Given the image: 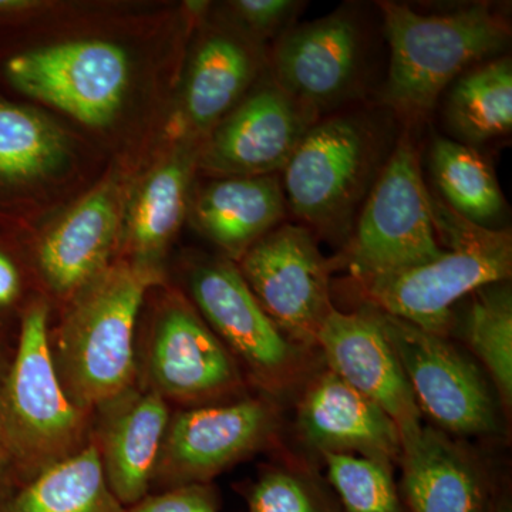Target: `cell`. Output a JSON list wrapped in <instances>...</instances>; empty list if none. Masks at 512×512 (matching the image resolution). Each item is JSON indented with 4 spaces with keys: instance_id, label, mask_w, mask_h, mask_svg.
<instances>
[{
    "instance_id": "7",
    "label": "cell",
    "mask_w": 512,
    "mask_h": 512,
    "mask_svg": "<svg viewBox=\"0 0 512 512\" xmlns=\"http://www.w3.org/2000/svg\"><path fill=\"white\" fill-rule=\"evenodd\" d=\"M190 292L198 312L237 360L247 382L265 396L279 399L301 393L316 372L315 350L286 338L228 259L195 265Z\"/></svg>"
},
{
    "instance_id": "16",
    "label": "cell",
    "mask_w": 512,
    "mask_h": 512,
    "mask_svg": "<svg viewBox=\"0 0 512 512\" xmlns=\"http://www.w3.org/2000/svg\"><path fill=\"white\" fill-rule=\"evenodd\" d=\"M296 427L318 453L399 463L402 437L392 417L329 369L313 373L299 396Z\"/></svg>"
},
{
    "instance_id": "19",
    "label": "cell",
    "mask_w": 512,
    "mask_h": 512,
    "mask_svg": "<svg viewBox=\"0 0 512 512\" xmlns=\"http://www.w3.org/2000/svg\"><path fill=\"white\" fill-rule=\"evenodd\" d=\"M119 229V205L109 188L67 212L36 248V265L50 291L73 299L109 266Z\"/></svg>"
},
{
    "instance_id": "5",
    "label": "cell",
    "mask_w": 512,
    "mask_h": 512,
    "mask_svg": "<svg viewBox=\"0 0 512 512\" xmlns=\"http://www.w3.org/2000/svg\"><path fill=\"white\" fill-rule=\"evenodd\" d=\"M386 143L370 117L338 114L313 123L284 167L286 204L305 227L342 238L384 167Z\"/></svg>"
},
{
    "instance_id": "11",
    "label": "cell",
    "mask_w": 512,
    "mask_h": 512,
    "mask_svg": "<svg viewBox=\"0 0 512 512\" xmlns=\"http://www.w3.org/2000/svg\"><path fill=\"white\" fill-rule=\"evenodd\" d=\"M238 261L242 278L276 328L296 345L316 350L319 330L335 306L329 264L311 229L279 225Z\"/></svg>"
},
{
    "instance_id": "6",
    "label": "cell",
    "mask_w": 512,
    "mask_h": 512,
    "mask_svg": "<svg viewBox=\"0 0 512 512\" xmlns=\"http://www.w3.org/2000/svg\"><path fill=\"white\" fill-rule=\"evenodd\" d=\"M434 222V198L421 173L420 154L403 134L370 188L346 259L357 284L396 274L443 252Z\"/></svg>"
},
{
    "instance_id": "4",
    "label": "cell",
    "mask_w": 512,
    "mask_h": 512,
    "mask_svg": "<svg viewBox=\"0 0 512 512\" xmlns=\"http://www.w3.org/2000/svg\"><path fill=\"white\" fill-rule=\"evenodd\" d=\"M2 409L9 468L22 484L79 453L92 440L94 414L73 403L57 375L49 306L43 299L30 302L20 318Z\"/></svg>"
},
{
    "instance_id": "20",
    "label": "cell",
    "mask_w": 512,
    "mask_h": 512,
    "mask_svg": "<svg viewBox=\"0 0 512 512\" xmlns=\"http://www.w3.org/2000/svg\"><path fill=\"white\" fill-rule=\"evenodd\" d=\"M282 181L272 175L227 177L208 184L195 202L201 231L232 258L279 227L286 214Z\"/></svg>"
},
{
    "instance_id": "2",
    "label": "cell",
    "mask_w": 512,
    "mask_h": 512,
    "mask_svg": "<svg viewBox=\"0 0 512 512\" xmlns=\"http://www.w3.org/2000/svg\"><path fill=\"white\" fill-rule=\"evenodd\" d=\"M390 47L380 103L406 120H421L471 67L498 57L510 43L507 20L487 3L424 15L396 2L379 3Z\"/></svg>"
},
{
    "instance_id": "18",
    "label": "cell",
    "mask_w": 512,
    "mask_h": 512,
    "mask_svg": "<svg viewBox=\"0 0 512 512\" xmlns=\"http://www.w3.org/2000/svg\"><path fill=\"white\" fill-rule=\"evenodd\" d=\"M99 413L93 440L104 477L117 501L124 508L133 507L147 497L153 484L170 406L158 394L134 387Z\"/></svg>"
},
{
    "instance_id": "28",
    "label": "cell",
    "mask_w": 512,
    "mask_h": 512,
    "mask_svg": "<svg viewBox=\"0 0 512 512\" xmlns=\"http://www.w3.org/2000/svg\"><path fill=\"white\" fill-rule=\"evenodd\" d=\"M320 456L342 512H407L393 464L355 454Z\"/></svg>"
},
{
    "instance_id": "26",
    "label": "cell",
    "mask_w": 512,
    "mask_h": 512,
    "mask_svg": "<svg viewBox=\"0 0 512 512\" xmlns=\"http://www.w3.org/2000/svg\"><path fill=\"white\" fill-rule=\"evenodd\" d=\"M190 163L173 160L158 168L137 195L128 222L130 247L138 261L151 262L180 228L187 202Z\"/></svg>"
},
{
    "instance_id": "8",
    "label": "cell",
    "mask_w": 512,
    "mask_h": 512,
    "mask_svg": "<svg viewBox=\"0 0 512 512\" xmlns=\"http://www.w3.org/2000/svg\"><path fill=\"white\" fill-rule=\"evenodd\" d=\"M0 80L13 92L100 127L109 124L123 104L130 60L113 43L76 40L0 56Z\"/></svg>"
},
{
    "instance_id": "21",
    "label": "cell",
    "mask_w": 512,
    "mask_h": 512,
    "mask_svg": "<svg viewBox=\"0 0 512 512\" xmlns=\"http://www.w3.org/2000/svg\"><path fill=\"white\" fill-rule=\"evenodd\" d=\"M258 57L245 40L227 33L205 37L192 59L185 113L198 130L214 128L238 106L255 79Z\"/></svg>"
},
{
    "instance_id": "10",
    "label": "cell",
    "mask_w": 512,
    "mask_h": 512,
    "mask_svg": "<svg viewBox=\"0 0 512 512\" xmlns=\"http://www.w3.org/2000/svg\"><path fill=\"white\" fill-rule=\"evenodd\" d=\"M281 427L279 403L265 394L188 407L171 414L153 483L210 484L229 467L271 446Z\"/></svg>"
},
{
    "instance_id": "29",
    "label": "cell",
    "mask_w": 512,
    "mask_h": 512,
    "mask_svg": "<svg viewBox=\"0 0 512 512\" xmlns=\"http://www.w3.org/2000/svg\"><path fill=\"white\" fill-rule=\"evenodd\" d=\"M245 500L247 512H342L330 485L296 461L266 467Z\"/></svg>"
},
{
    "instance_id": "17",
    "label": "cell",
    "mask_w": 512,
    "mask_h": 512,
    "mask_svg": "<svg viewBox=\"0 0 512 512\" xmlns=\"http://www.w3.org/2000/svg\"><path fill=\"white\" fill-rule=\"evenodd\" d=\"M399 463L407 512L493 511V488L483 461L450 434L421 426L402 437Z\"/></svg>"
},
{
    "instance_id": "23",
    "label": "cell",
    "mask_w": 512,
    "mask_h": 512,
    "mask_svg": "<svg viewBox=\"0 0 512 512\" xmlns=\"http://www.w3.org/2000/svg\"><path fill=\"white\" fill-rule=\"evenodd\" d=\"M0 512H126L111 493L96 441L46 468L16 491Z\"/></svg>"
},
{
    "instance_id": "15",
    "label": "cell",
    "mask_w": 512,
    "mask_h": 512,
    "mask_svg": "<svg viewBox=\"0 0 512 512\" xmlns=\"http://www.w3.org/2000/svg\"><path fill=\"white\" fill-rule=\"evenodd\" d=\"M316 349L326 369L392 417L400 437L423 426L412 387L373 306L352 313L333 309L319 330Z\"/></svg>"
},
{
    "instance_id": "32",
    "label": "cell",
    "mask_w": 512,
    "mask_h": 512,
    "mask_svg": "<svg viewBox=\"0 0 512 512\" xmlns=\"http://www.w3.org/2000/svg\"><path fill=\"white\" fill-rule=\"evenodd\" d=\"M22 295V274L15 258L0 247V313L9 311Z\"/></svg>"
},
{
    "instance_id": "27",
    "label": "cell",
    "mask_w": 512,
    "mask_h": 512,
    "mask_svg": "<svg viewBox=\"0 0 512 512\" xmlns=\"http://www.w3.org/2000/svg\"><path fill=\"white\" fill-rule=\"evenodd\" d=\"M464 336L504 410L512 404V293L507 281L474 292Z\"/></svg>"
},
{
    "instance_id": "30",
    "label": "cell",
    "mask_w": 512,
    "mask_h": 512,
    "mask_svg": "<svg viewBox=\"0 0 512 512\" xmlns=\"http://www.w3.org/2000/svg\"><path fill=\"white\" fill-rule=\"evenodd\" d=\"M305 3L295 0H238L232 2L235 18L247 26L249 32L274 36L291 28L293 20Z\"/></svg>"
},
{
    "instance_id": "13",
    "label": "cell",
    "mask_w": 512,
    "mask_h": 512,
    "mask_svg": "<svg viewBox=\"0 0 512 512\" xmlns=\"http://www.w3.org/2000/svg\"><path fill=\"white\" fill-rule=\"evenodd\" d=\"M366 59L362 26L348 12L292 25L274 52L275 83L316 117L357 92Z\"/></svg>"
},
{
    "instance_id": "24",
    "label": "cell",
    "mask_w": 512,
    "mask_h": 512,
    "mask_svg": "<svg viewBox=\"0 0 512 512\" xmlns=\"http://www.w3.org/2000/svg\"><path fill=\"white\" fill-rule=\"evenodd\" d=\"M444 116L460 143L474 147L512 128V64L498 56L461 74L446 90Z\"/></svg>"
},
{
    "instance_id": "12",
    "label": "cell",
    "mask_w": 512,
    "mask_h": 512,
    "mask_svg": "<svg viewBox=\"0 0 512 512\" xmlns=\"http://www.w3.org/2000/svg\"><path fill=\"white\" fill-rule=\"evenodd\" d=\"M144 390L188 407L247 396L237 360L190 303L173 296L154 320L143 360Z\"/></svg>"
},
{
    "instance_id": "25",
    "label": "cell",
    "mask_w": 512,
    "mask_h": 512,
    "mask_svg": "<svg viewBox=\"0 0 512 512\" xmlns=\"http://www.w3.org/2000/svg\"><path fill=\"white\" fill-rule=\"evenodd\" d=\"M430 164L444 204L471 224L495 229L505 214V198L493 167L477 148L436 138Z\"/></svg>"
},
{
    "instance_id": "33",
    "label": "cell",
    "mask_w": 512,
    "mask_h": 512,
    "mask_svg": "<svg viewBox=\"0 0 512 512\" xmlns=\"http://www.w3.org/2000/svg\"><path fill=\"white\" fill-rule=\"evenodd\" d=\"M9 468L8 450H6L5 426H3L2 392H0V474Z\"/></svg>"
},
{
    "instance_id": "22",
    "label": "cell",
    "mask_w": 512,
    "mask_h": 512,
    "mask_svg": "<svg viewBox=\"0 0 512 512\" xmlns=\"http://www.w3.org/2000/svg\"><path fill=\"white\" fill-rule=\"evenodd\" d=\"M66 154V138L52 121L0 93V217L9 215L26 187L56 171Z\"/></svg>"
},
{
    "instance_id": "3",
    "label": "cell",
    "mask_w": 512,
    "mask_h": 512,
    "mask_svg": "<svg viewBox=\"0 0 512 512\" xmlns=\"http://www.w3.org/2000/svg\"><path fill=\"white\" fill-rule=\"evenodd\" d=\"M434 222L447 245L437 258L359 286L377 311L448 338L456 303L510 278L512 241L510 232L471 224L436 198Z\"/></svg>"
},
{
    "instance_id": "1",
    "label": "cell",
    "mask_w": 512,
    "mask_h": 512,
    "mask_svg": "<svg viewBox=\"0 0 512 512\" xmlns=\"http://www.w3.org/2000/svg\"><path fill=\"white\" fill-rule=\"evenodd\" d=\"M160 281L151 262L123 261L72 299L50 349L67 396L84 412H99L134 389L138 313Z\"/></svg>"
},
{
    "instance_id": "14",
    "label": "cell",
    "mask_w": 512,
    "mask_h": 512,
    "mask_svg": "<svg viewBox=\"0 0 512 512\" xmlns=\"http://www.w3.org/2000/svg\"><path fill=\"white\" fill-rule=\"evenodd\" d=\"M318 117L278 84H266L214 127L201 163L225 177H256L284 170Z\"/></svg>"
},
{
    "instance_id": "9",
    "label": "cell",
    "mask_w": 512,
    "mask_h": 512,
    "mask_svg": "<svg viewBox=\"0 0 512 512\" xmlns=\"http://www.w3.org/2000/svg\"><path fill=\"white\" fill-rule=\"evenodd\" d=\"M376 312L412 387L421 416H429L436 429L453 437L498 433V399L476 362L448 338Z\"/></svg>"
},
{
    "instance_id": "31",
    "label": "cell",
    "mask_w": 512,
    "mask_h": 512,
    "mask_svg": "<svg viewBox=\"0 0 512 512\" xmlns=\"http://www.w3.org/2000/svg\"><path fill=\"white\" fill-rule=\"evenodd\" d=\"M126 512H220V507L210 484H190L147 495Z\"/></svg>"
},
{
    "instance_id": "34",
    "label": "cell",
    "mask_w": 512,
    "mask_h": 512,
    "mask_svg": "<svg viewBox=\"0 0 512 512\" xmlns=\"http://www.w3.org/2000/svg\"><path fill=\"white\" fill-rule=\"evenodd\" d=\"M491 512H512L511 504L507 500H503L500 504L494 505Z\"/></svg>"
}]
</instances>
